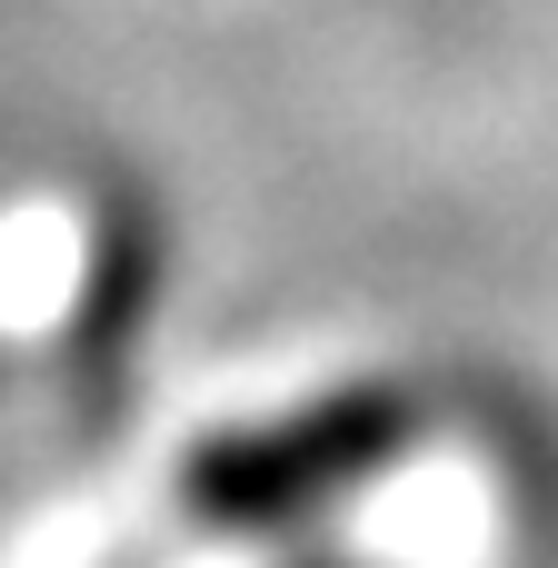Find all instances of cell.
Instances as JSON below:
<instances>
[{
  "mask_svg": "<svg viewBox=\"0 0 558 568\" xmlns=\"http://www.w3.org/2000/svg\"><path fill=\"white\" fill-rule=\"evenodd\" d=\"M310 568H339V559H310Z\"/></svg>",
  "mask_w": 558,
  "mask_h": 568,
  "instance_id": "cell-2",
  "label": "cell"
},
{
  "mask_svg": "<svg viewBox=\"0 0 558 568\" xmlns=\"http://www.w3.org/2000/svg\"><path fill=\"white\" fill-rule=\"evenodd\" d=\"M409 439H419V409L399 389H339V399H310V409L210 439L180 469V499L210 539H290V529L349 509Z\"/></svg>",
  "mask_w": 558,
  "mask_h": 568,
  "instance_id": "cell-1",
  "label": "cell"
}]
</instances>
